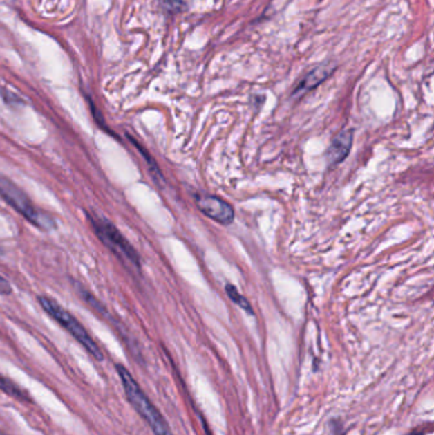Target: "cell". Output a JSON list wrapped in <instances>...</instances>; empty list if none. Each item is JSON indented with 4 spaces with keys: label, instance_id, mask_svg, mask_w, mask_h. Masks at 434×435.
<instances>
[{
    "label": "cell",
    "instance_id": "cell-8",
    "mask_svg": "<svg viewBox=\"0 0 434 435\" xmlns=\"http://www.w3.org/2000/svg\"><path fill=\"white\" fill-rule=\"evenodd\" d=\"M0 391L4 392L6 395H8L9 397L16 398L21 402H31V397L24 389L18 387L13 380H9L1 374H0Z\"/></svg>",
    "mask_w": 434,
    "mask_h": 435
},
{
    "label": "cell",
    "instance_id": "cell-1",
    "mask_svg": "<svg viewBox=\"0 0 434 435\" xmlns=\"http://www.w3.org/2000/svg\"><path fill=\"white\" fill-rule=\"evenodd\" d=\"M116 372L120 378L122 389L133 409L140 415L149 425L154 435H173L169 423L163 418L160 410L154 406L149 397L145 395L144 391L139 386L133 374L122 364H116Z\"/></svg>",
    "mask_w": 434,
    "mask_h": 435
},
{
    "label": "cell",
    "instance_id": "cell-7",
    "mask_svg": "<svg viewBox=\"0 0 434 435\" xmlns=\"http://www.w3.org/2000/svg\"><path fill=\"white\" fill-rule=\"evenodd\" d=\"M353 144V130L348 129L340 131L331 142L328 151V160L330 166H335L348 157Z\"/></svg>",
    "mask_w": 434,
    "mask_h": 435
},
{
    "label": "cell",
    "instance_id": "cell-13",
    "mask_svg": "<svg viewBox=\"0 0 434 435\" xmlns=\"http://www.w3.org/2000/svg\"><path fill=\"white\" fill-rule=\"evenodd\" d=\"M0 435H9L6 433V432H3V430H0Z\"/></svg>",
    "mask_w": 434,
    "mask_h": 435
},
{
    "label": "cell",
    "instance_id": "cell-6",
    "mask_svg": "<svg viewBox=\"0 0 434 435\" xmlns=\"http://www.w3.org/2000/svg\"><path fill=\"white\" fill-rule=\"evenodd\" d=\"M335 65L331 63H325L314 68L310 73L305 74V78L298 83L297 87L293 92L294 97H301L305 95L307 92L312 91L316 87H319L321 83L329 78L330 75L335 71Z\"/></svg>",
    "mask_w": 434,
    "mask_h": 435
},
{
    "label": "cell",
    "instance_id": "cell-9",
    "mask_svg": "<svg viewBox=\"0 0 434 435\" xmlns=\"http://www.w3.org/2000/svg\"><path fill=\"white\" fill-rule=\"evenodd\" d=\"M225 292L228 294V297L231 298V301L236 303L237 306H240L242 309H245L249 315H254V311H252V307H251L249 301H247L243 295H241V294L237 292V289L234 288V285H227V286H225Z\"/></svg>",
    "mask_w": 434,
    "mask_h": 435
},
{
    "label": "cell",
    "instance_id": "cell-4",
    "mask_svg": "<svg viewBox=\"0 0 434 435\" xmlns=\"http://www.w3.org/2000/svg\"><path fill=\"white\" fill-rule=\"evenodd\" d=\"M87 216L92 230H95L97 237L100 238V241L106 247H108L117 256L126 259L138 268L140 266V257L135 248L121 234L120 230L115 227V224L106 219L105 216H97L96 214L87 213Z\"/></svg>",
    "mask_w": 434,
    "mask_h": 435
},
{
    "label": "cell",
    "instance_id": "cell-5",
    "mask_svg": "<svg viewBox=\"0 0 434 435\" xmlns=\"http://www.w3.org/2000/svg\"><path fill=\"white\" fill-rule=\"evenodd\" d=\"M196 203L201 213L210 219L223 225H228L234 222V209L223 198L218 196H200L198 198Z\"/></svg>",
    "mask_w": 434,
    "mask_h": 435
},
{
    "label": "cell",
    "instance_id": "cell-11",
    "mask_svg": "<svg viewBox=\"0 0 434 435\" xmlns=\"http://www.w3.org/2000/svg\"><path fill=\"white\" fill-rule=\"evenodd\" d=\"M164 8L167 9L171 13H178L185 10L186 4L181 0H166L164 1Z\"/></svg>",
    "mask_w": 434,
    "mask_h": 435
},
{
    "label": "cell",
    "instance_id": "cell-3",
    "mask_svg": "<svg viewBox=\"0 0 434 435\" xmlns=\"http://www.w3.org/2000/svg\"><path fill=\"white\" fill-rule=\"evenodd\" d=\"M39 303H40L41 308L44 309L48 316L54 318L62 327H64L65 330L88 351L89 355L96 359L97 362L104 360V354L100 346L97 345L96 341L89 336L87 330L75 317L70 315L66 309L63 308L57 301H54L53 298L46 295H40Z\"/></svg>",
    "mask_w": 434,
    "mask_h": 435
},
{
    "label": "cell",
    "instance_id": "cell-10",
    "mask_svg": "<svg viewBox=\"0 0 434 435\" xmlns=\"http://www.w3.org/2000/svg\"><path fill=\"white\" fill-rule=\"evenodd\" d=\"M78 293L81 294L82 298L87 302V303H89L93 308L97 309V311H101L102 313L105 312V308L102 307V304L97 301L96 298H95L92 294L88 293L84 288H78Z\"/></svg>",
    "mask_w": 434,
    "mask_h": 435
},
{
    "label": "cell",
    "instance_id": "cell-12",
    "mask_svg": "<svg viewBox=\"0 0 434 435\" xmlns=\"http://www.w3.org/2000/svg\"><path fill=\"white\" fill-rule=\"evenodd\" d=\"M12 293V286L9 284L8 280L4 277L0 275V294L3 295H8Z\"/></svg>",
    "mask_w": 434,
    "mask_h": 435
},
{
    "label": "cell",
    "instance_id": "cell-2",
    "mask_svg": "<svg viewBox=\"0 0 434 435\" xmlns=\"http://www.w3.org/2000/svg\"><path fill=\"white\" fill-rule=\"evenodd\" d=\"M0 196L12 206L17 213L23 215L24 218L39 230H51L55 228V221L48 214L37 209L31 198L16 183L7 177L0 176Z\"/></svg>",
    "mask_w": 434,
    "mask_h": 435
}]
</instances>
